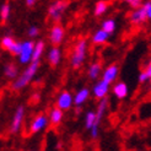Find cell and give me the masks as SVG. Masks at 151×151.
<instances>
[{"label":"cell","instance_id":"6da1fadb","mask_svg":"<svg viewBox=\"0 0 151 151\" xmlns=\"http://www.w3.org/2000/svg\"><path fill=\"white\" fill-rule=\"evenodd\" d=\"M38 66H40V62H31L29 63V65L26 68V70L22 73L17 79H15V81L12 82V88L14 90H21L25 86H27L29 84V81H31L36 75L37 70H38Z\"/></svg>","mask_w":151,"mask_h":151},{"label":"cell","instance_id":"7a4b0ae2","mask_svg":"<svg viewBox=\"0 0 151 151\" xmlns=\"http://www.w3.org/2000/svg\"><path fill=\"white\" fill-rule=\"evenodd\" d=\"M87 53V42L85 40H80L74 47V52L71 55V66L74 69H79L85 62Z\"/></svg>","mask_w":151,"mask_h":151},{"label":"cell","instance_id":"3957f363","mask_svg":"<svg viewBox=\"0 0 151 151\" xmlns=\"http://www.w3.org/2000/svg\"><path fill=\"white\" fill-rule=\"evenodd\" d=\"M107 106H108V101L107 99H102L99 103V106H97V111H96V124L90 129V135H91V138L92 139H96L97 137H99V127H100V123H101V120L104 116V112L106 109H107Z\"/></svg>","mask_w":151,"mask_h":151},{"label":"cell","instance_id":"277c9868","mask_svg":"<svg viewBox=\"0 0 151 151\" xmlns=\"http://www.w3.org/2000/svg\"><path fill=\"white\" fill-rule=\"evenodd\" d=\"M35 46H36V43L33 41H25L22 43V49L19 55V60L21 64H29L32 62Z\"/></svg>","mask_w":151,"mask_h":151},{"label":"cell","instance_id":"5b68a950","mask_svg":"<svg viewBox=\"0 0 151 151\" xmlns=\"http://www.w3.org/2000/svg\"><path fill=\"white\" fill-rule=\"evenodd\" d=\"M66 1H64V0H57V1H54L48 9V15L49 17L53 20V21H60V19H62L63 14L66 9Z\"/></svg>","mask_w":151,"mask_h":151},{"label":"cell","instance_id":"8992f818","mask_svg":"<svg viewBox=\"0 0 151 151\" xmlns=\"http://www.w3.org/2000/svg\"><path fill=\"white\" fill-rule=\"evenodd\" d=\"M25 117V108L22 106H19L14 113V117L11 120V125H10V130L11 133L16 134L20 129H21V125H22V120H24Z\"/></svg>","mask_w":151,"mask_h":151},{"label":"cell","instance_id":"52a82bcc","mask_svg":"<svg viewBox=\"0 0 151 151\" xmlns=\"http://www.w3.org/2000/svg\"><path fill=\"white\" fill-rule=\"evenodd\" d=\"M64 36H65L64 28L60 25H54L49 31V41L53 46H59L63 42Z\"/></svg>","mask_w":151,"mask_h":151},{"label":"cell","instance_id":"ba28073f","mask_svg":"<svg viewBox=\"0 0 151 151\" xmlns=\"http://www.w3.org/2000/svg\"><path fill=\"white\" fill-rule=\"evenodd\" d=\"M146 19H147V10H146V5L145 4L137 7V9H135L129 16L130 22L134 24V25H140Z\"/></svg>","mask_w":151,"mask_h":151},{"label":"cell","instance_id":"9c48e42d","mask_svg":"<svg viewBox=\"0 0 151 151\" xmlns=\"http://www.w3.org/2000/svg\"><path fill=\"white\" fill-rule=\"evenodd\" d=\"M109 82L108 81H106V80H100L99 82H96L93 88H92V93L93 96L96 97V99H99V100H102L104 99L106 96H107L108 91H109Z\"/></svg>","mask_w":151,"mask_h":151},{"label":"cell","instance_id":"30bf717a","mask_svg":"<svg viewBox=\"0 0 151 151\" xmlns=\"http://www.w3.org/2000/svg\"><path fill=\"white\" fill-rule=\"evenodd\" d=\"M73 104H74V97L69 91H63L59 95L57 100V107H59L63 111H68L71 108Z\"/></svg>","mask_w":151,"mask_h":151},{"label":"cell","instance_id":"8fae6325","mask_svg":"<svg viewBox=\"0 0 151 151\" xmlns=\"http://www.w3.org/2000/svg\"><path fill=\"white\" fill-rule=\"evenodd\" d=\"M48 122H49V117H46L44 114L37 116L31 122V125H29V132H31L32 134H36V133L43 130L44 128L47 127Z\"/></svg>","mask_w":151,"mask_h":151},{"label":"cell","instance_id":"7c38bea8","mask_svg":"<svg viewBox=\"0 0 151 151\" xmlns=\"http://www.w3.org/2000/svg\"><path fill=\"white\" fill-rule=\"evenodd\" d=\"M118 74H119V68L117 64H112L109 66H107L104 69L103 74H102V79L108 81L109 84H113L116 81V79L118 78Z\"/></svg>","mask_w":151,"mask_h":151},{"label":"cell","instance_id":"4fadbf2b","mask_svg":"<svg viewBox=\"0 0 151 151\" xmlns=\"http://www.w3.org/2000/svg\"><path fill=\"white\" fill-rule=\"evenodd\" d=\"M112 88H113V95H114L118 100H123L128 96V86L123 81L116 82Z\"/></svg>","mask_w":151,"mask_h":151},{"label":"cell","instance_id":"5bb4252c","mask_svg":"<svg viewBox=\"0 0 151 151\" xmlns=\"http://www.w3.org/2000/svg\"><path fill=\"white\" fill-rule=\"evenodd\" d=\"M88 97H90V90L81 88L74 96V104L76 106V107H80V106H82L88 100Z\"/></svg>","mask_w":151,"mask_h":151},{"label":"cell","instance_id":"9a60e30c","mask_svg":"<svg viewBox=\"0 0 151 151\" xmlns=\"http://www.w3.org/2000/svg\"><path fill=\"white\" fill-rule=\"evenodd\" d=\"M47 59H48V63L52 66H57L60 63V59H62V52H60V49L57 46L52 47V49L48 53V58Z\"/></svg>","mask_w":151,"mask_h":151},{"label":"cell","instance_id":"2e32d148","mask_svg":"<svg viewBox=\"0 0 151 151\" xmlns=\"http://www.w3.org/2000/svg\"><path fill=\"white\" fill-rule=\"evenodd\" d=\"M63 112H64V111L60 109L59 107L53 108V109L50 111V113H49V123L53 124V125H58V124L63 120V117H64Z\"/></svg>","mask_w":151,"mask_h":151},{"label":"cell","instance_id":"e0dca14e","mask_svg":"<svg viewBox=\"0 0 151 151\" xmlns=\"http://www.w3.org/2000/svg\"><path fill=\"white\" fill-rule=\"evenodd\" d=\"M108 37H109V33L108 32H106L103 28L99 29V31H96L92 36V43L93 44H103L107 42L108 40Z\"/></svg>","mask_w":151,"mask_h":151},{"label":"cell","instance_id":"ac0fdd59","mask_svg":"<svg viewBox=\"0 0 151 151\" xmlns=\"http://www.w3.org/2000/svg\"><path fill=\"white\" fill-rule=\"evenodd\" d=\"M44 47H46V44H44L43 41L36 42L35 50H33V57H32V62H40V59H41V57L43 54V52H44Z\"/></svg>","mask_w":151,"mask_h":151},{"label":"cell","instance_id":"d6986e66","mask_svg":"<svg viewBox=\"0 0 151 151\" xmlns=\"http://www.w3.org/2000/svg\"><path fill=\"white\" fill-rule=\"evenodd\" d=\"M101 74V64L100 63H92L88 68V78L91 80H96Z\"/></svg>","mask_w":151,"mask_h":151},{"label":"cell","instance_id":"ffe728a7","mask_svg":"<svg viewBox=\"0 0 151 151\" xmlns=\"http://www.w3.org/2000/svg\"><path fill=\"white\" fill-rule=\"evenodd\" d=\"M4 75L7 79H16L17 76V68L14 64H6L4 68Z\"/></svg>","mask_w":151,"mask_h":151},{"label":"cell","instance_id":"44dd1931","mask_svg":"<svg viewBox=\"0 0 151 151\" xmlns=\"http://www.w3.org/2000/svg\"><path fill=\"white\" fill-rule=\"evenodd\" d=\"M96 112H92V111H90L86 113V116H85V127H86V129H91V128L96 124Z\"/></svg>","mask_w":151,"mask_h":151},{"label":"cell","instance_id":"7402d4cb","mask_svg":"<svg viewBox=\"0 0 151 151\" xmlns=\"http://www.w3.org/2000/svg\"><path fill=\"white\" fill-rule=\"evenodd\" d=\"M108 9V3L104 1V0H101V1H99L96 4L95 6V15L96 16H101V15H103L106 12V10Z\"/></svg>","mask_w":151,"mask_h":151},{"label":"cell","instance_id":"603a6c76","mask_svg":"<svg viewBox=\"0 0 151 151\" xmlns=\"http://www.w3.org/2000/svg\"><path fill=\"white\" fill-rule=\"evenodd\" d=\"M102 28L104 29L106 32H108L109 35H112L113 32H114V29H116V22H114V20H112V19L104 20L102 22Z\"/></svg>","mask_w":151,"mask_h":151},{"label":"cell","instance_id":"cb8c5ba5","mask_svg":"<svg viewBox=\"0 0 151 151\" xmlns=\"http://www.w3.org/2000/svg\"><path fill=\"white\" fill-rule=\"evenodd\" d=\"M15 42H16V41H15L12 37H10V36H4L3 38H1V47L5 48L6 50H9V49L14 46Z\"/></svg>","mask_w":151,"mask_h":151},{"label":"cell","instance_id":"d4e9b609","mask_svg":"<svg viewBox=\"0 0 151 151\" xmlns=\"http://www.w3.org/2000/svg\"><path fill=\"white\" fill-rule=\"evenodd\" d=\"M10 16V5L9 4H3L1 9H0V17H1V21L5 22Z\"/></svg>","mask_w":151,"mask_h":151},{"label":"cell","instance_id":"484cf974","mask_svg":"<svg viewBox=\"0 0 151 151\" xmlns=\"http://www.w3.org/2000/svg\"><path fill=\"white\" fill-rule=\"evenodd\" d=\"M21 49H22V43H19V42H15L14 43V46L7 50L10 53V54H12V55H20V53H21Z\"/></svg>","mask_w":151,"mask_h":151},{"label":"cell","instance_id":"4316f807","mask_svg":"<svg viewBox=\"0 0 151 151\" xmlns=\"http://www.w3.org/2000/svg\"><path fill=\"white\" fill-rule=\"evenodd\" d=\"M123 1L129 4V6L133 7V9H137V7L141 6V0H123Z\"/></svg>","mask_w":151,"mask_h":151},{"label":"cell","instance_id":"83f0119b","mask_svg":"<svg viewBox=\"0 0 151 151\" xmlns=\"http://www.w3.org/2000/svg\"><path fill=\"white\" fill-rule=\"evenodd\" d=\"M38 27H36V26H32V27H29L28 29V36L31 37V38H35V37L38 36Z\"/></svg>","mask_w":151,"mask_h":151},{"label":"cell","instance_id":"f1b7e54d","mask_svg":"<svg viewBox=\"0 0 151 151\" xmlns=\"http://www.w3.org/2000/svg\"><path fill=\"white\" fill-rule=\"evenodd\" d=\"M147 80H150V78H149V75L146 74V71L144 70V71H141L140 73V75H139V82H145V81H147Z\"/></svg>","mask_w":151,"mask_h":151},{"label":"cell","instance_id":"f546056e","mask_svg":"<svg viewBox=\"0 0 151 151\" xmlns=\"http://www.w3.org/2000/svg\"><path fill=\"white\" fill-rule=\"evenodd\" d=\"M145 5H146V10H147V19L151 20V1L145 3Z\"/></svg>","mask_w":151,"mask_h":151},{"label":"cell","instance_id":"4dcf8cb0","mask_svg":"<svg viewBox=\"0 0 151 151\" xmlns=\"http://www.w3.org/2000/svg\"><path fill=\"white\" fill-rule=\"evenodd\" d=\"M145 71H146V74L149 75V78H150V80H151V60L147 63V65H146V68H145Z\"/></svg>","mask_w":151,"mask_h":151},{"label":"cell","instance_id":"1f68e13d","mask_svg":"<svg viewBox=\"0 0 151 151\" xmlns=\"http://www.w3.org/2000/svg\"><path fill=\"white\" fill-rule=\"evenodd\" d=\"M36 3V0H26V5L27 6H33Z\"/></svg>","mask_w":151,"mask_h":151}]
</instances>
